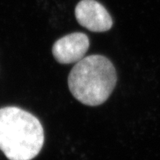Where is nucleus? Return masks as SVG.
<instances>
[{"label": "nucleus", "mask_w": 160, "mask_h": 160, "mask_svg": "<svg viewBox=\"0 0 160 160\" xmlns=\"http://www.w3.org/2000/svg\"><path fill=\"white\" fill-rule=\"evenodd\" d=\"M44 143L39 120L19 107L0 109V150L9 160H31Z\"/></svg>", "instance_id": "obj_1"}, {"label": "nucleus", "mask_w": 160, "mask_h": 160, "mask_svg": "<svg viewBox=\"0 0 160 160\" xmlns=\"http://www.w3.org/2000/svg\"><path fill=\"white\" fill-rule=\"evenodd\" d=\"M117 82V73L107 57L91 55L75 64L68 77L70 92L83 105L97 106L107 101Z\"/></svg>", "instance_id": "obj_2"}, {"label": "nucleus", "mask_w": 160, "mask_h": 160, "mask_svg": "<svg viewBox=\"0 0 160 160\" xmlns=\"http://www.w3.org/2000/svg\"><path fill=\"white\" fill-rule=\"evenodd\" d=\"M74 13L79 25L92 32H106L113 26L110 13L96 0H81L76 6Z\"/></svg>", "instance_id": "obj_3"}, {"label": "nucleus", "mask_w": 160, "mask_h": 160, "mask_svg": "<svg viewBox=\"0 0 160 160\" xmlns=\"http://www.w3.org/2000/svg\"><path fill=\"white\" fill-rule=\"evenodd\" d=\"M89 44L86 34L80 32L72 33L59 38L53 44L52 55L61 64H76L84 58Z\"/></svg>", "instance_id": "obj_4"}]
</instances>
